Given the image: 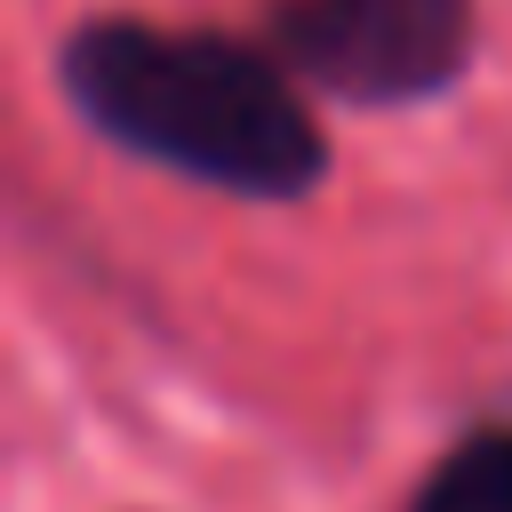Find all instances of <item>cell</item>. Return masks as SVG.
<instances>
[{
	"instance_id": "1",
	"label": "cell",
	"mask_w": 512,
	"mask_h": 512,
	"mask_svg": "<svg viewBox=\"0 0 512 512\" xmlns=\"http://www.w3.org/2000/svg\"><path fill=\"white\" fill-rule=\"evenodd\" d=\"M64 96L128 152L208 176L224 192L288 200L328 168V144L296 88L240 40L160 32V24H80L56 48Z\"/></svg>"
},
{
	"instance_id": "3",
	"label": "cell",
	"mask_w": 512,
	"mask_h": 512,
	"mask_svg": "<svg viewBox=\"0 0 512 512\" xmlns=\"http://www.w3.org/2000/svg\"><path fill=\"white\" fill-rule=\"evenodd\" d=\"M408 512H512V432H472L448 448Z\"/></svg>"
},
{
	"instance_id": "2",
	"label": "cell",
	"mask_w": 512,
	"mask_h": 512,
	"mask_svg": "<svg viewBox=\"0 0 512 512\" xmlns=\"http://www.w3.org/2000/svg\"><path fill=\"white\" fill-rule=\"evenodd\" d=\"M280 56L352 104H408L464 72L472 0H288L272 16Z\"/></svg>"
}]
</instances>
